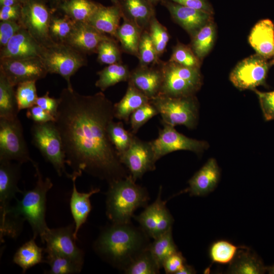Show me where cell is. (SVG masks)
Segmentation results:
<instances>
[{
	"label": "cell",
	"mask_w": 274,
	"mask_h": 274,
	"mask_svg": "<svg viewBox=\"0 0 274 274\" xmlns=\"http://www.w3.org/2000/svg\"><path fill=\"white\" fill-rule=\"evenodd\" d=\"M216 27L213 20L208 22L191 37L190 46L197 57L202 61L214 44Z\"/></svg>",
	"instance_id": "cell-33"
},
{
	"label": "cell",
	"mask_w": 274,
	"mask_h": 274,
	"mask_svg": "<svg viewBox=\"0 0 274 274\" xmlns=\"http://www.w3.org/2000/svg\"><path fill=\"white\" fill-rule=\"evenodd\" d=\"M19 111L14 86L0 72V118L14 119L18 117Z\"/></svg>",
	"instance_id": "cell-32"
},
{
	"label": "cell",
	"mask_w": 274,
	"mask_h": 274,
	"mask_svg": "<svg viewBox=\"0 0 274 274\" xmlns=\"http://www.w3.org/2000/svg\"><path fill=\"white\" fill-rule=\"evenodd\" d=\"M266 271L270 274H274V265L266 267Z\"/></svg>",
	"instance_id": "cell-57"
},
{
	"label": "cell",
	"mask_w": 274,
	"mask_h": 274,
	"mask_svg": "<svg viewBox=\"0 0 274 274\" xmlns=\"http://www.w3.org/2000/svg\"><path fill=\"white\" fill-rule=\"evenodd\" d=\"M249 42L256 54L268 60L274 56V24L269 19L259 21L252 28Z\"/></svg>",
	"instance_id": "cell-23"
},
{
	"label": "cell",
	"mask_w": 274,
	"mask_h": 274,
	"mask_svg": "<svg viewBox=\"0 0 274 274\" xmlns=\"http://www.w3.org/2000/svg\"><path fill=\"white\" fill-rule=\"evenodd\" d=\"M169 12L173 20L192 37L208 22L213 20V14L185 7L169 0L160 2Z\"/></svg>",
	"instance_id": "cell-17"
},
{
	"label": "cell",
	"mask_w": 274,
	"mask_h": 274,
	"mask_svg": "<svg viewBox=\"0 0 274 274\" xmlns=\"http://www.w3.org/2000/svg\"><path fill=\"white\" fill-rule=\"evenodd\" d=\"M111 37L96 29L88 22H75L73 32L65 43L85 54L97 53L100 43Z\"/></svg>",
	"instance_id": "cell-20"
},
{
	"label": "cell",
	"mask_w": 274,
	"mask_h": 274,
	"mask_svg": "<svg viewBox=\"0 0 274 274\" xmlns=\"http://www.w3.org/2000/svg\"><path fill=\"white\" fill-rule=\"evenodd\" d=\"M168 60L186 67L197 68H200L201 63L189 45L180 42L174 46Z\"/></svg>",
	"instance_id": "cell-41"
},
{
	"label": "cell",
	"mask_w": 274,
	"mask_h": 274,
	"mask_svg": "<svg viewBox=\"0 0 274 274\" xmlns=\"http://www.w3.org/2000/svg\"><path fill=\"white\" fill-rule=\"evenodd\" d=\"M154 6L156 5L159 2H161L162 0H149Z\"/></svg>",
	"instance_id": "cell-58"
},
{
	"label": "cell",
	"mask_w": 274,
	"mask_h": 274,
	"mask_svg": "<svg viewBox=\"0 0 274 274\" xmlns=\"http://www.w3.org/2000/svg\"><path fill=\"white\" fill-rule=\"evenodd\" d=\"M159 62L150 66L139 65L130 71L128 81V83L132 85L150 99L158 95L160 92L162 75Z\"/></svg>",
	"instance_id": "cell-19"
},
{
	"label": "cell",
	"mask_w": 274,
	"mask_h": 274,
	"mask_svg": "<svg viewBox=\"0 0 274 274\" xmlns=\"http://www.w3.org/2000/svg\"><path fill=\"white\" fill-rule=\"evenodd\" d=\"M27 0H19L20 3L22 5L24 4Z\"/></svg>",
	"instance_id": "cell-61"
},
{
	"label": "cell",
	"mask_w": 274,
	"mask_h": 274,
	"mask_svg": "<svg viewBox=\"0 0 274 274\" xmlns=\"http://www.w3.org/2000/svg\"><path fill=\"white\" fill-rule=\"evenodd\" d=\"M49 94V92L47 91L44 95L38 97L36 105L56 117L59 104V99L50 97Z\"/></svg>",
	"instance_id": "cell-51"
},
{
	"label": "cell",
	"mask_w": 274,
	"mask_h": 274,
	"mask_svg": "<svg viewBox=\"0 0 274 274\" xmlns=\"http://www.w3.org/2000/svg\"><path fill=\"white\" fill-rule=\"evenodd\" d=\"M122 18L133 23L143 30H148L155 15L154 5L149 0H118Z\"/></svg>",
	"instance_id": "cell-24"
},
{
	"label": "cell",
	"mask_w": 274,
	"mask_h": 274,
	"mask_svg": "<svg viewBox=\"0 0 274 274\" xmlns=\"http://www.w3.org/2000/svg\"><path fill=\"white\" fill-rule=\"evenodd\" d=\"M78 178L77 175L71 174L70 179L73 182V190L70 206L75 225L74 235L76 239L79 230L86 222L92 209L90 198L93 194L100 191L99 188H91L88 192H78L76 186V181Z\"/></svg>",
	"instance_id": "cell-25"
},
{
	"label": "cell",
	"mask_w": 274,
	"mask_h": 274,
	"mask_svg": "<svg viewBox=\"0 0 274 274\" xmlns=\"http://www.w3.org/2000/svg\"><path fill=\"white\" fill-rule=\"evenodd\" d=\"M0 72L14 87L22 82L43 79L48 74L39 56L0 60Z\"/></svg>",
	"instance_id": "cell-14"
},
{
	"label": "cell",
	"mask_w": 274,
	"mask_h": 274,
	"mask_svg": "<svg viewBox=\"0 0 274 274\" xmlns=\"http://www.w3.org/2000/svg\"><path fill=\"white\" fill-rule=\"evenodd\" d=\"M19 4H21L19 0H0L1 7L15 6Z\"/></svg>",
	"instance_id": "cell-56"
},
{
	"label": "cell",
	"mask_w": 274,
	"mask_h": 274,
	"mask_svg": "<svg viewBox=\"0 0 274 274\" xmlns=\"http://www.w3.org/2000/svg\"><path fill=\"white\" fill-rule=\"evenodd\" d=\"M75 24V22L64 15L62 17L52 15L49 26L51 40L66 42L73 32Z\"/></svg>",
	"instance_id": "cell-40"
},
{
	"label": "cell",
	"mask_w": 274,
	"mask_h": 274,
	"mask_svg": "<svg viewBox=\"0 0 274 274\" xmlns=\"http://www.w3.org/2000/svg\"><path fill=\"white\" fill-rule=\"evenodd\" d=\"M150 99L131 84L128 83L125 94L118 102L114 104V117L127 123L132 113L148 103Z\"/></svg>",
	"instance_id": "cell-28"
},
{
	"label": "cell",
	"mask_w": 274,
	"mask_h": 274,
	"mask_svg": "<svg viewBox=\"0 0 274 274\" xmlns=\"http://www.w3.org/2000/svg\"><path fill=\"white\" fill-rule=\"evenodd\" d=\"M158 114L157 110L150 101L140 107L130 117L131 132L135 134L143 125Z\"/></svg>",
	"instance_id": "cell-46"
},
{
	"label": "cell",
	"mask_w": 274,
	"mask_h": 274,
	"mask_svg": "<svg viewBox=\"0 0 274 274\" xmlns=\"http://www.w3.org/2000/svg\"><path fill=\"white\" fill-rule=\"evenodd\" d=\"M98 79L95 85L101 91L119 82L128 81L130 71L122 62L108 65L97 73Z\"/></svg>",
	"instance_id": "cell-34"
},
{
	"label": "cell",
	"mask_w": 274,
	"mask_h": 274,
	"mask_svg": "<svg viewBox=\"0 0 274 274\" xmlns=\"http://www.w3.org/2000/svg\"><path fill=\"white\" fill-rule=\"evenodd\" d=\"M154 239V242L149 245L148 249L161 268L164 261L178 252L172 236V228Z\"/></svg>",
	"instance_id": "cell-35"
},
{
	"label": "cell",
	"mask_w": 274,
	"mask_h": 274,
	"mask_svg": "<svg viewBox=\"0 0 274 274\" xmlns=\"http://www.w3.org/2000/svg\"><path fill=\"white\" fill-rule=\"evenodd\" d=\"M22 26L19 21L6 20L0 22V46L4 47Z\"/></svg>",
	"instance_id": "cell-48"
},
{
	"label": "cell",
	"mask_w": 274,
	"mask_h": 274,
	"mask_svg": "<svg viewBox=\"0 0 274 274\" xmlns=\"http://www.w3.org/2000/svg\"><path fill=\"white\" fill-rule=\"evenodd\" d=\"M32 164L37 177L35 186L31 190L23 192L22 198L16 199V204L10 206L1 216V241H3L4 236L15 238L19 235L25 221L31 227L32 238L36 239L40 236L42 243L49 229L45 220L46 196L53 183L50 178H44L37 163L33 161Z\"/></svg>",
	"instance_id": "cell-2"
},
{
	"label": "cell",
	"mask_w": 274,
	"mask_h": 274,
	"mask_svg": "<svg viewBox=\"0 0 274 274\" xmlns=\"http://www.w3.org/2000/svg\"><path fill=\"white\" fill-rule=\"evenodd\" d=\"M122 19L123 22L117 30L116 39L120 43L122 51L138 58L139 46L144 30L129 20Z\"/></svg>",
	"instance_id": "cell-29"
},
{
	"label": "cell",
	"mask_w": 274,
	"mask_h": 274,
	"mask_svg": "<svg viewBox=\"0 0 274 274\" xmlns=\"http://www.w3.org/2000/svg\"><path fill=\"white\" fill-rule=\"evenodd\" d=\"M100 5L92 0H65L58 9L75 22H87Z\"/></svg>",
	"instance_id": "cell-30"
},
{
	"label": "cell",
	"mask_w": 274,
	"mask_h": 274,
	"mask_svg": "<svg viewBox=\"0 0 274 274\" xmlns=\"http://www.w3.org/2000/svg\"><path fill=\"white\" fill-rule=\"evenodd\" d=\"M44 249L39 247L32 238L25 243L15 252L13 262L20 267L24 273L29 268L41 263L45 262L43 258Z\"/></svg>",
	"instance_id": "cell-31"
},
{
	"label": "cell",
	"mask_w": 274,
	"mask_h": 274,
	"mask_svg": "<svg viewBox=\"0 0 274 274\" xmlns=\"http://www.w3.org/2000/svg\"><path fill=\"white\" fill-rule=\"evenodd\" d=\"M239 247L226 240L217 241L212 244L209 256L213 262L225 264L230 263L234 258Z\"/></svg>",
	"instance_id": "cell-39"
},
{
	"label": "cell",
	"mask_w": 274,
	"mask_h": 274,
	"mask_svg": "<svg viewBox=\"0 0 274 274\" xmlns=\"http://www.w3.org/2000/svg\"><path fill=\"white\" fill-rule=\"evenodd\" d=\"M122 50L115 40L111 37L103 41L98 47V62L102 64H112L121 63Z\"/></svg>",
	"instance_id": "cell-42"
},
{
	"label": "cell",
	"mask_w": 274,
	"mask_h": 274,
	"mask_svg": "<svg viewBox=\"0 0 274 274\" xmlns=\"http://www.w3.org/2000/svg\"><path fill=\"white\" fill-rule=\"evenodd\" d=\"M32 144L39 150L46 161L50 163L57 175L71 174L65 169V156L59 132L55 122L33 123L30 128Z\"/></svg>",
	"instance_id": "cell-8"
},
{
	"label": "cell",
	"mask_w": 274,
	"mask_h": 274,
	"mask_svg": "<svg viewBox=\"0 0 274 274\" xmlns=\"http://www.w3.org/2000/svg\"><path fill=\"white\" fill-rule=\"evenodd\" d=\"M122 15L119 6H105L100 4L87 22L100 32L116 39Z\"/></svg>",
	"instance_id": "cell-26"
},
{
	"label": "cell",
	"mask_w": 274,
	"mask_h": 274,
	"mask_svg": "<svg viewBox=\"0 0 274 274\" xmlns=\"http://www.w3.org/2000/svg\"><path fill=\"white\" fill-rule=\"evenodd\" d=\"M163 126L159 129L158 137L151 141L157 161L176 151H189L198 154L209 147L207 142L188 138L177 131L174 126L165 124Z\"/></svg>",
	"instance_id": "cell-12"
},
{
	"label": "cell",
	"mask_w": 274,
	"mask_h": 274,
	"mask_svg": "<svg viewBox=\"0 0 274 274\" xmlns=\"http://www.w3.org/2000/svg\"><path fill=\"white\" fill-rule=\"evenodd\" d=\"M220 176L218 164L210 158L190 179L187 191L191 195L203 196L214 190Z\"/></svg>",
	"instance_id": "cell-22"
},
{
	"label": "cell",
	"mask_w": 274,
	"mask_h": 274,
	"mask_svg": "<svg viewBox=\"0 0 274 274\" xmlns=\"http://www.w3.org/2000/svg\"><path fill=\"white\" fill-rule=\"evenodd\" d=\"M159 66L162 75L160 95L193 96L200 88L202 78L200 68L186 67L169 60H160Z\"/></svg>",
	"instance_id": "cell-6"
},
{
	"label": "cell",
	"mask_w": 274,
	"mask_h": 274,
	"mask_svg": "<svg viewBox=\"0 0 274 274\" xmlns=\"http://www.w3.org/2000/svg\"><path fill=\"white\" fill-rule=\"evenodd\" d=\"M75 223L65 227L49 228L43 240L44 252L52 251L66 256L83 267L84 252L76 245L74 235Z\"/></svg>",
	"instance_id": "cell-16"
},
{
	"label": "cell",
	"mask_w": 274,
	"mask_h": 274,
	"mask_svg": "<svg viewBox=\"0 0 274 274\" xmlns=\"http://www.w3.org/2000/svg\"><path fill=\"white\" fill-rule=\"evenodd\" d=\"M26 116L34 123H44L55 121V117L54 116L37 105L27 109Z\"/></svg>",
	"instance_id": "cell-49"
},
{
	"label": "cell",
	"mask_w": 274,
	"mask_h": 274,
	"mask_svg": "<svg viewBox=\"0 0 274 274\" xmlns=\"http://www.w3.org/2000/svg\"><path fill=\"white\" fill-rule=\"evenodd\" d=\"M260 103V107L266 121L274 120V90L261 92L254 89Z\"/></svg>",
	"instance_id": "cell-47"
},
{
	"label": "cell",
	"mask_w": 274,
	"mask_h": 274,
	"mask_svg": "<svg viewBox=\"0 0 274 274\" xmlns=\"http://www.w3.org/2000/svg\"><path fill=\"white\" fill-rule=\"evenodd\" d=\"M266 271L260 258L249 248L239 247L227 272L232 274H261Z\"/></svg>",
	"instance_id": "cell-27"
},
{
	"label": "cell",
	"mask_w": 274,
	"mask_h": 274,
	"mask_svg": "<svg viewBox=\"0 0 274 274\" xmlns=\"http://www.w3.org/2000/svg\"><path fill=\"white\" fill-rule=\"evenodd\" d=\"M196 273L194 268L187 264H185L176 274H193Z\"/></svg>",
	"instance_id": "cell-54"
},
{
	"label": "cell",
	"mask_w": 274,
	"mask_h": 274,
	"mask_svg": "<svg viewBox=\"0 0 274 274\" xmlns=\"http://www.w3.org/2000/svg\"><path fill=\"white\" fill-rule=\"evenodd\" d=\"M39 57L48 73L61 76L70 89L71 77L88 62L85 54L67 43L53 40L41 45Z\"/></svg>",
	"instance_id": "cell-5"
},
{
	"label": "cell",
	"mask_w": 274,
	"mask_h": 274,
	"mask_svg": "<svg viewBox=\"0 0 274 274\" xmlns=\"http://www.w3.org/2000/svg\"><path fill=\"white\" fill-rule=\"evenodd\" d=\"M36 82L29 81L17 85L15 94L19 111L27 109L36 105L38 98Z\"/></svg>",
	"instance_id": "cell-45"
},
{
	"label": "cell",
	"mask_w": 274,
	"mask_h": 274,
	"mask_svg": "<svg viewBox=\"0 0 274 274\" xmlns=\"http://www.w3.org/2000/svg\"><path fill=\"white\" fill-rule=\"evenodd\" d=\"M138 58L141 66L155 65L160 61L148 30L142 33Z\"/></svg>",
	"instance_id": "cell-43"
},
{
	"label": "cell",
	"mask_w": 274,
	"mask_h": 274,
	"mask_svg": "<svg viewBox=\"0 0 274 274\" xmlns=\"http://www.w3.org/2000/svg\"><path fill=\"white\" fill-rule=\"evenodd\" d=\"M160 268L148 249V247L139 254L125 268L128 274H156Z\"/></svg>",
	"instance_id": "cell-37"
},
{
	"label": "cell",
	"mask_w": 274,
	"mask_h": 274,
	"mask_svg": "<svg viewBox=\"0 0 274 274\" xmlns=\"http://www.w3.org/2000/svg\"><path fill=\"white\" fill-rule=\"evenodd\" d=\"M114 5H117L118 0H111Z\"/></svg>",
	"instance_id": "cell-60"
},
{
	"label": "cell",
	"mask_w": 274,
	"mask_h": 274,
	"mask_svg": "<svg viewBox=\"0 0 274 274\" xmlns=\"http://www.w3.org/2000/svg\"><path fill=\"white\" fill-rule=\"evenodd\" d=\"M161 192L160 186L155 201L135 217L144 231L154 239L172 229L174 222V219L166 207V201L161 199Z\"/></svg>",
	"instance_id": "cell-15"
},
{
	"label": "cell",
	"mask_w": 274,
	"mask_h": 274,
	"mask_svg": "<svg viewBox=\"0 0 274 274\" xmlns=\"http://www.w3.org/2000/svg\"><path fill=\"white\" fill-rule=\"evenodd\" d=\"M141 232L129 223H113L105 228L94 244L95 251L116 267L125 268L147 247Z\"/></svg>",
	"instance_id": "cell-3"
},
{
	"label": "cell",
	"mask_w": 274,
	"mask_h": 274,
	"mask_svg": "<svg viewBox=\"0 0 274 274\" xmlns=\"http://www.w3.org/2000/svg\"><path fill=\"white\" fill-rule=\"evenodd\" d=\"M148 30L157 54L160 57L165 51L169 41L167 29L159 22L155 15L150 20Z\"/></svg>",
	"instance_id": "cell-44"
},
{
	"label": "cell",
	"mask_w": 274,
	"mask_h": 274,
	"mask_svg": "<svg viewBox=\"0 0 274 274\" xmlns=\"http://www.w3.org/2000/svg\"><path fill=\"white\" fill-rule=\"evenodd\" d=\"M59 99L55 123L72 174L79 177L84 172L109 183L127 177L108 133L115 118L112 102L102 92L85 95L67 87Z\"/></svg>",
	"instance_id": "cell-1"
},
{
	"label": "cell",
	"mask_w": 274,
	"mask_h": 274,
	"mask_svg": "<svg viewBox=\"0 0 274 274\" xmlns=\"http://www.w3.org/2000/svg\"><path fill=\"white\" fill-rule=\"evenodd\" d=\"M150 102L157 110L161 117V122L175 127L184 125L194 128L197 122L198 104L195 95L172 97L158 95Z\"/></svg>",
	"instance_id": "cell-7"
},
{
	"label": "cell",
	"mask_w": 274,
	"mask_h": 274,
	"mask_svg": "<svg viewBox=\"0 0 274 274\" xmlns=\"http://www.w3.org/2000/svg\"><path fill=\"white\" fill-rule=\"evenodd\" d=\"M185 261L182 254L178 251L164 261L162 267L166 273H177L185 264Z\"/></svg>",
	"instance_id": "cell-50"
},
{
	"label": "cell",
	"mask_w": 274,
	"mask_h": 274,
	"mask_svg": "<svg viewBox=\"0 0 274 274\" xmlns=\"http://www.w3.org/2000/svg\"><path fill=\"white\" fill-rule=\"evenodd\" d=\"M0 160H14L21 164L33 161L18 117L12 119L0 118Z\"/></svg>",
	"instance_id": "cell-9"
},
{
	"label": "cell",
	"mask_w": 274,
	"mask_h": 274,
	"mask_svg": "<svg viewBox=\"0 0 274 274\" xmlns=\"http://www.w3.org/2000/svg\"><path fill=\"white\" fill-rule=\"evenodd\" d=\"M179 5L214 14V9L208 0H169Z\"/></svg>",
	"instance_id": "cell-52"
},
{
	"label": "cell",
	"mask_w": 274,
	"mask_h": 274,
	"mask_svg": "<svg viewBox=\"0 0 274 274\" xmlns=\"http://www.w3.org/2000/svg\"><path fill=\"white\" fill-rule=\"evenodd\" d=\"M65 0H46L53 12L58 9L60 5Z\"/></svg>",
	"instance_id": "cell-55"
},
{
	"label": "cell",
	"mask_w": 274,
	"mask_h": 274,
	"mask_svg": "<svg viewBox=\"0 0 274 274\" xmlns=\"http://www.w3.org/2000/svg\"><path fill=\"white\" fill-rule=\"evenodd\" d=\"M44 252L47 253L45 262L50 266V269L45 270V273L74 274L81 272L82 267L69 258L52 251Z\"/></svg>",
	"instance_id": "cell-36"
},
{
	"label": "cell",
	"mask_w": 274,
	"mask_h": 274,
	"mask_svg": "<svg viewBox=\"0 0 274 274\" xmlns=\"http://www.w3.org/2000/svg\"><path fill=\"white\" fill-rule=\"evenodd\" d=\"M119 158L135 181L147 172L154 170L157 161L151 142L141 140L135 135L129 148Z\"/></svg>",
	"instance_id": "cell-13"
},
{
	"label": "cell",
	"mask_w": 274,
	"mask_h": 274,
	"mask_svg": "<svg viewBox=\"0 0 274 274\" xmlns=\"http://www.w3.org/2000/svg\"><path fill=\"white\" fill-rule=\"evenodd\" d=\"M270 61L256 54L238 62L231 72L229 79L231 83L240 90H254L264 85L269 67Z\"/></svg>",
	"instance_id": "cell-11"
},
{
	"label": "cell",
	"mask_w": 274,
	"mask_h": 274,
	"mask_svg": "<svg viewBox=\"0 0 274 274\" xmlns=\"http://www.w3.org/2000/svg\"><path fill=\"white\" fill-rule=\"evenodd\" d=\"M41 45L23 27L3 48L0 60L39 56Z\"/></svg>",
	"instance_id": "cell-21"
},
{
	"label": "cell",
	"mask_w": 274,
	"mask_h": 274,
	"mask_svg": "<svg viewBox=\"0 0 274 274\" xmlns=\"http://www.w3.org/2000/svg\"><path fill=\"white\" fill-rule=\"evenodd\" d=\"M53 11L46 0H27L22 5L19 22L41 45L51 41L49 26Z\"/></svg>",
	"instance_id": "cell-10"
},
{
	"label": "cell",
	"mask_w": 274,
	"mask_h": 274,
	"mask_svg": "<svg viewBox=\"0 0 274 274\" xmlns=\"http://www.w3.org/2000/svg\"><path fill=\"white\" fill-rule=\"evenodd\" d=\"M22 5L19 4L12 6L1 7V21L17 20L19 21L21 16Z\"/></svg>",
	"instance_id": "cell-53"
},
{
	"label": "cell",
	"mask_w": 274,
	"mask_h": 274,
	"mask_svg": "<svg viewBox=\"0 0 274 274\" xmlns=\"http://www.w3.org/2000/svg\"><path fill=\"white\" fill-rule=\"evenodd\" d=\"M21 164L17 162L14 163L12 161L0 160L1 216L11 206V200L16 199V194L23 193L18 186Z\"/></svg>",
	"instance_id": "cell-18"
},
{
	"label": "cell",
	"mask_w": 274,
	"mask_h": 274,
	"mask_svg": "<svg viewBox=\"0 0 274 274\" xmlns=\"http://www.w3.org/2000/svg\"><path fill=\"white\" fill-rule=\"evenodd\" d=\"M271 65H274V56L269 61Z\"/></svg>",
	"instance_id": "cell-59"
},
{
	"label": "cell",
	"mask_w": 274,
	"mask_h": 274,
	"mask_svg": "<svg viewBox=\"0 0 274 274\" xmlns=\"http://www.w3.org/2000/svg\"><path fill=\"white\" fill-rule=\"evenodd\" d=\"M107 193V215L113 223H129L136 209L147 205L149 195L131 176L114 180Z\"/></svg>",
	"instance_id": "cell-4"
},
{
	"label": "cell",
	"mask_w": 274,
	"mask_h": 274,
	"mask_svg": "<svg viewBox=\"0 0 274 274\" xmlns=\"http://www.w3.org/2000/svg\"><path fill=\"white\" fill-rule=\"evenodd\" d=\"M108 133L118 155L129 148L134 136L133 133L125 129L121 121H111L108 127Z\"/></svg>",
	"instance_id": "cell-38"
}]
</instances>
